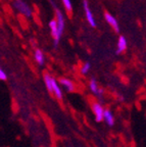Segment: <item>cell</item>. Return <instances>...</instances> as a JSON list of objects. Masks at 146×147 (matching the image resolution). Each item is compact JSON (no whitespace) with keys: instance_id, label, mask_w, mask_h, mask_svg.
Listing matches in <instances>:
<instances>
[{"instance_id":"cell-4","label":"cell","mask_w":146,"mask_h":147,"mask_svg":"<svg viewBox=\"0 0 146 147\" xmlns=\"http://www.w3.org/2000/svg\"><path fill=\"white\" fill-rule=\"evenodd\" d=\"M49 92L52 93L57 99H62V96H64V94H62V87H60L59 83L57 82L53 77H52V80H51V87H50V91Z\"/></svg>"},{"instance_id":"cell-13","label":"cell","mask_w":146,"mask_h":147,"mask_svg":"<svg viewBox=\"0 0 146 147\" xmlns=\"http://www.w3.org/2000/svg\"><path fill=\"white\" fill-rule=\"evenodd\" d=\"M90 69H91V63L90 62H85V63H83L82 67H81V74L82 75H87L90 71Z\"/></svg>"},{"instance_id":"cell-2","label":"cell","mask_w":146,"mask_h":147,"mask_svg":"<svg viewBox=\"0 0 146 147\" xmlns=\"http://www.w3.org/2000/svg\"><path fill=\"white\" fill-rule=\"evenodd\" d=\"M92 111L95 117L96 122H102L103 121V113H104V108H103L102 104L99 102H94L92 103Z\"/></svg>"},{"instance_id":"cell-15","label":"cell","mask_w":146,"mask_h":147,"mask_svg":"<svg viewBox=\"0 0 146 147\" xmlns=\"http://www.w3.org/2000/svg\"><path fill=\"white\" fill-rule=\"evenodd\" d=\"M7 79V74L5 73V71L0 67V81H6Z\"/></svg>"},{"instance_id":"cell-12","label":"cell","mask_w":146,"mask_h":147,"mask_svg":"<svg viewBox=\"0 0 146 147\" xmlns=\"http://www.w3.org/2000/svg\"><path fill=\"white\" fill-rule=\"evenodd\" d=\"M34 59L39 65H43L45 62V56H44L43 51L40 49H36L34 51Z\"/></svg>"},{"instance_id":"cell-1","label":"cell","mask_w":146,"mask_h":147,"mask_svg":"<svg viewBox=\"0 0 146 147\" xmlns=\"http://www.w3.org/2000/svg\"><path fill=\"white\" fill-rule=\"evenodd\" d=\"M12 5H14V9L16 11L20 12L23 16L25 18H32L33 12H32V8L29 6L27 2H25L24 0H14L12 2Z\"/></svg>"},{"instance_id":"cell-14","label":"cell","mask_w":146,"mask_h":147,"mask_svg":"<svg viewBox=\"0 0 146 147\" xmlns=\"http://www.w3.org/2000/svg\"><path fill=\"white\" fill-rule=\"evenodd\" d=\"M62 2H64V7L66 8V10H68V11H72L73 6H72L71 0H62Z\"/></svg>"},{"instance_id":"cell-6","label":"cell","mask_w":146,"mask_h":147,"mask_svg":"<svg viewBox=\"0 0 146 147\" xmlns=\"http://www.w3.org/2000/svg\"><path fill=\"white\" fill-rule=\"evenodd\" d=\"M55 14H56V20L55 21H56L57 28H58V32H59L60 35H62L64 30V16L57 7L55 8Z\"/></svg>"},{"instance_id":"cell-11","label":"cell","mask_w":146,"mask_h":147,"mask_svg":"<svg viewBox=\"0 0 146 147\" xmlns=\"http://www.w3.org/2000/svg\"><path fill=\"white\" fill-rule=\"evenodd\" d=\"M126 49H127V39H126V37L120 36L119 40H118V46H116V53L120 54V53L124 52Z\"/></svg>"},{"instance_id":"cell-8","label":"cell","mask_w":146,"mask_h":147,"mask_svg":"<svg viewBox=\"0 0 146 147\" xmlns=\"http://www.w3.org/2000/svg\"><path fill=\"white\" fill-rule=\"evenodd\" d=\"M89 88H90V91H91L92 93H93V94H95L96 96L102 97V95H103V90L99 88L98 84H97V82H96V80L94 78H91V80H90Z\"/></svg>"},{"instance_id":"cell-10","label":"cell","mask_w":146,"mask_h":147,"mask_svg":"<svg viewBox=\"0 0 146 147\" xmlns=\"http://www.w3.org/2000/svg\"><path fill=\"white\" fill-rule=\"evenodd\" d=\"M103 121H104L106 124L110 127H112L114 125V113H112L110 109H104V113H103Z\"/></svg>"},{"instance_id":"cell-9","label":"cell","mask_w":146,"mask_h":147,"mask_svg":"<svg viewBox=\"0 0 146 147\" xmlns=\"http://www.w3.org/2000/svg\"><path fill=\"white\" fill-rule=\"evenodd\" d=\"M104 16H105V20H106V22H107V23L112 26V29H114L116 32L119 33L120 32V26H119L118 21H116V18H114V16H112L110 13H108V12H105Z\"/></svg>"},{"instance_id":"cell-5","label":"cell","mask_w":146,"mask_h":147,"mask_svg":"<svg viewBox=\"0 0 146 147\" xmlns=\"http://www.w3.org/2000/svg\"><path fill=\"white\" fill-rule=\"evenodd\" d=\"M83 7H84V10H85V16H86V18L89 25L91 27H96V22H95V18H94V16L92 13L91 9L89 7V4H88V1L87 0H84L83 1Z\"/></svg>"},{"instance_id":"cell-7","label":"cell","mask_w":146,"mask_h":147,"mask_svg":"<svg viewBox=\"0 0 146 147\" xmlns=\"http://www.w3.org/2000/svg\"><path fill=\"white\" fill-rule=\"evenodd\" d=\"M58 83H59L60 87L64 90H66V92H73L74 90H75V84H74L73 81H71L70 79L60 78Z\"/></svg>"},{"instance_id":"cell-3","label":"cell","mask_w":146,"mask_h":147,"mask_svg":"<svg viewBox=\"0 0 146 147\" xmlns=\"http://www.w3.org/2000/svg\"><path fill=\"white\" fill-rule=\"evenodd\" d=\"M49 28H50V32L51 35H52L53 39H54V47H57L58 43H59L60 37L62 35L58 32V28H57V24L55 20H52V21L49 22Z\"/></svg>"}]
</instances>
